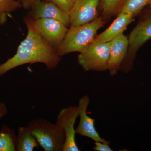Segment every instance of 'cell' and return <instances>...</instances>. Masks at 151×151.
<instances>
[{
  "label": "cell",
  "instance_id": "6da1fadb",
  "mask_svg": "<svg viewBox=\"0 0 151 151\" xmlns=\"http://www.w3.org/2000/svg\"><path fill=\"white\" fill-rule=\"evenodd\" d=\"M24 21L27 29L26 37L19 45L16 53L0 64V77L15 68L29 63H43L47 69L52 70L56 68L61 60V57L37 31L32 19L25 18Z\"/></svg>",
  "mask_w": 151,
  "mask_h": 151
},
{
  "label": "cell",
  "instance_id": "7a4b0ae2",
  "mask_svg": "<svg viewBox=\"0 0 151 151\" xmlns=\"http://www.w3.org/2000/svg\"><path fill=\"white\" fill-rule=\"evenodd\" d=\"M105 24L104 19L101 17L86 24L70 27L57 49L58 55L61 57L71 52H81L92 43L97 31Z\"/></svg>",
  "mask_w": 151,
  "mask_h": 151
},
{
  "label": "cell",
  "instance_id": "3957f363",
  "mask_svg": "<svg viewBox=\"0 0 151 151\" xmlns=\"http://www.w3.org/2000/svg\"><path fill=\"white\" fill-rule=\"evenodd\" d=\"M27 126L45 151H62L65 136L61 128L45 119H33Z\"/></svg>",
  "mask_w": 151,
  "mask_h": 151
},
{
  "label": "cell",
  "instance_id": "277c9868",
  "mask_svg": "<svg viewBox=\"0 0 151 151\" xmlns=\"http://www.w3.org/2000/svg\"><path fill=\"white\" fill-rule=\"evenodd\" d=\"M151 39V10L145 14L130 34L128 53L120 70L128 72L132 69L138 50Z\"/></svg>",
  "mask_w": 151,
  "mask_h": 151
},
{
  "label": "cell",
  "instance_id": "5b68a950",
  "mask_svg": "<svg viewBox=\"0 0 151 151\" xmlns=\"http://www.w3.org/2000/svg\"><path fill=\"white\" fill-rule=\"evenodd\" d=\"M111 42L90 45L79 52L77 61L86 71H104L107 70Z\"/></svg>",
  "mask_w": 151,
  "mask_h": 151
},
{
  "label": "cell",
  "instance_id": "8992f818",
  "mask_svg": "<svg viewBox=\"0 0 151 151\" xmlns=\"http://www.w3.org/2000/svg\"><path fill=\"white\" fill-rule=\"evenodd\" d=\"M32 21L42 37L56 51L65 38L68 29V27L53 19H32Z\"/></svg>",
  "mask_w": 151,
  "mask_h": 151
},
{
  "label": "cell",
  "instance_id": "52a82bcc",
  "mask_svg": "<svg viewBox=\"0 0 151 151\" xmlns=\"http://www.w3.org/2000/svg\"><path fill=\"white\" fill-rule=\"evenodd\" d=\"M78 117L77 106H70L63 108L57 116L55 124L64 132L65 140L62 151H80L76 141L74 126Z\"/></svg>",
  "mask_w": 151,
  "mask_h": 151
},
{
  "label": "cell",
  "instance_id": "ba28073f",
  "mask_svg": "<svg viewBox=\"0 0 151 151\" xmlns=\"http://www.w3.org/2000/svg\"><path fill=\"white\" fill-rule=\"evenodd\" d=\"M90 102L88 95H84L78 101L77 107L79 122L78 127L75 129L76 134L90 138L95 142L110 144V142L101 137L98 134L94 125L95 119L87 115V108Z\"/></svg>",
  "mask_w": 151,
  "mask_h": 151
},
{
  "label": "cell",
  "instance_id": "9c48e42d",
  "mask_svg": "<svg viewBox=\"0 0 151 151\" xmlns=\"http://www.w3.org/2000/svg\"><path fill=\"white\" fill-rule=\"evenodd\" d=\"M100 0H75L69 13L70 27L91 22L97 18Z\"/></svg>",
  "mask_w": 151,
  "mask_h": 151
},
{
  "label": "cell",
  "instance_id": "30bf717a",
  "mask_svg": "<svg viewBox=\"0 0 151 151\" xmlns=\"http://www.w3.org/2000/svg\"><path fill=\"white\" fill-rule=\"evenodd\" d=\"M30 14L32 19H50L59 21L66 26L70 25V15L54 3L47 1L36 2Z\"/></svg>",
  "mask_w": 151,
  "mask_h": 151
},
{
  "label": "cell",
  "instance_id": "8fae6325",
  "mask_svg": "<svg viewBox=\"0 0 151 151\" xmlns=\"http://www.w3.org/2000/svg\"><path fill=\"white\" fill-rule=\"evenodd\" d=\"M129 46V39L124 34L111 41L107 70L112 76L116 75L120 70L127 57Z\"/></svg>",
  "mask_w": 151,
  "mask_h": 151
},
{
  "label": "cell",
  "instance_id": "7c38bea8",
  "mask_svg": "<svg viewBox=\"0 0 151 151\" xmlns=\"http://www.w3.org/2000/svg\"><path fill=\"white\" fill-rule=\"evenodd\" d=\"M135 17L120 12L118 17L103 32L96 35L90 45L110 42L119 36L124 34L128 26L134 20Z\"/></svg>",
  "mask_w": 151,
  "mask_h": 151
},
{
  "label": "cell",
  "instance_id": "4fadbf2b",
  "mask_svg": "<svg viewBox=\"0 0 151 151\" xmlns=\"http://www.w3.org/2000/svg\"><path fill=\"white\" fill-rule=\"evenodd\" d=\"M39 146L27 126L19 127L17 135L16 151H33Z\"/></svg>",
  "mask_w": 151,
  "mask_h": 151
},
{
  "label": "cell",
  "instance_id": "5bb4252c",
  "mask_svg": "<svg viewBox=\"0 0 151 151\" xmlns=\"http://www.w3.org/2000/svg\"><path fill=\"white\" fill-rule=\"evenodd\" d=\"M17 135L14 131L6 124L0 129V151H16Z\"/></svg>",
  "mask_w": 151,
  "mask_h": 151
},
{
  "label": "cell",
  "instance_id": "9a60e30c",
  "mask_svg": "<svg viewBox=\"0 0 151 151\" xmlns=\"http://www.w3.org/2000/svg\"><path fill=\"white\" fill-rule=\"evenodd\" d=\"M22 6L18 0H0V25L5 24L9 14Z\"/></svg>",
  "mask_w": 151,
  "mask_h": 151
},
{
  "label": "cell",
  "instance_id": "2e32d148",
  "mask_svg": "<svg viewBox=\"0 0 151 151\" xmlns=\"http://www.w3.org/2000/svg\"><path fill=\"white\" fill-rule=\"evenodd\" d=\"M149 1L150 0H125L120 9V12L135 17L139 14L144 8L148 5Z\"/></svg>",
  "mask_w": 151,
  "mask_h": 151
},
{
  "label": "cell",
  "instance_id": "e0dca14e",
  "mask_svg": "<svg viewBox=\"0 0 151 151\" xmlns=\"http://www.w3.org/2000/svg\"><path fill=\"white\" fill-rule=\"evenodd\" d=\"M125 0H100L102 11V17L109 18L120 12Z\"/></svg>",
  "mask_w": 151,
  "mask_h": 151
},
{
  "label": "cell",
  "instance_id": "ac0fdd59",
  "mask_svg": "<svg viewBox=\"0 0 151 151\" xmlns=\"http://www.w3.org/2000/svg\"><path fill=\"white\" fill-rule=\"evenodd\" d=\"M45 1L54 3L60 8L69 13L75 0H45Z\"/></svg>",
  "mask_w": 151,
  "mask_h": 151
},
{
  "label": "cell",
  "instance_id": "d6986e66",
  "mask_svg": "<svg viewBox=\"0 0 151 151\" xmlns=\"http://www.w3.org/2000/svg\"><path fill=\"white\" fill-rule=\"evenodd\" d=\"M93 149L95 151H113L110 147L109 144L101 142H95Z\"/></svg>",
  "mask_w": 151,
  "mask_h": 151
},
{
  "label": "cell",
  "instance_id": "ffe728a7",
  "mask_svg": "<svg viewBox=\"0 0 151 151\" xmlns=\"http://www.w3.org/2000/svg\"><path fill=\"white\" fill-rule=\"evenodd\" d=\"M8 113V108L6 105L3 102L0 103V120L5 116Z\"/></svg>",
  "mask_w": 151,
  "mask_h": 151
},
{
  "label": "cell",
  "instance_id": "44dd1931",
  "mask_svg": "<svg viewBox=\"0 0 151 151\" xmlns=\"http://www.w3.org/2000/svg\"><path fill=\"white\" fill-rule=\"evenodd\" d=\"M38 1L39 0H24L22 3V6L27 9L32 8L35 3Z\"/></svg>",
  "mask_w": 151,
  "mask_h": 151
},
{
  "label": "cell",
  "instance_id": "7402d4cb",
  "mask_svg": "<svg viewBox=\"0 0 151 151\" xmlns=\"http://www.w3.org/2000/svg\"><path fill=\"white\" fill-rule=\"evenodd\" d=\"M148 5L149 7H150V8H151V0H150L149 1L148 4Z\"/></svg>",
  "mask_w": 151,
  "mask_h": 151
},
{
  "label": "cell",
  "instance_id": "603a6c76",
  "mask_svg": "<svg viewBox=\"0 0 151 151\" xmlns=\"http://www.w3.org/2000/svg\"><path fill=\"white\" fill-rule=\"evenodd\" d=\"M18 1H20L23 2L24 1V0H18Z\"/></svg>",
  "mask_w": 151,
  "mask_h": 151
}]
</instances>
